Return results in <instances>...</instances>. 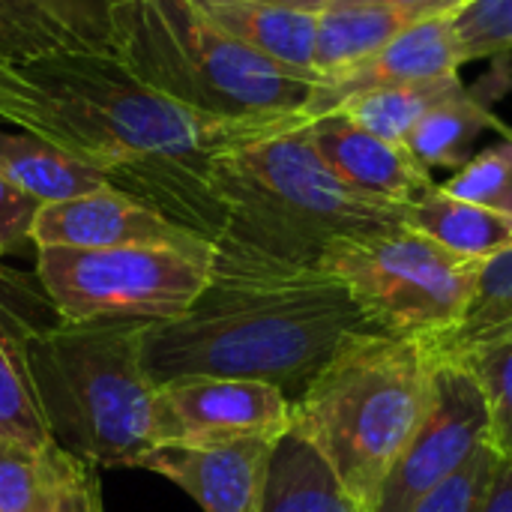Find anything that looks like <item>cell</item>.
Segmentation results:
<instances>
[{"mask_svg": "<svg viewBox=\"0 0 512 512\" xmlns=\"http://www.w3.org/2000/svg\"><path fill=\"white\" fill-rule=\"evenodd\" d=\"M150 321H60L27 333L51 441L93 468H135L156 447V387L144 369Z\"/></svg>", "mask_w": 512, "mask_h": 512, "instance_id": "5b68a950", "label": "cell"}, {"mask_svg": "<svg viewBox=\"0 0 512 512\" xmlns=\"http://www.w3.org/2000/svg\"><path fill=\"white\" fill-rule=\"evenodd\" d=\"M465 84L459 75L435 78V81H417V84H399V87H381L372 93H360L336 105L333 111L351 117L363 129L405 144L408 132L420 123L423 114H429L435 105L453 99L462 93Z\"/></svg>", "mask_w": 512, "mask_h": 512, "instance_id": "cb8c5ba5", "label": "cell"}, {"mask_svg": "<svg viewBox=\"0 0 512 512\" xmlns=\"http://www.w3.org/2000/svg\"><path fill=\"white\" fill-rule=\"evenodd\" d=\"M306 135L327 168L369 201L405 210L438 186L405 144L387 141L339 111L312 117Z\"/></svg>", "mask_w": 512, "mask_h": 512, "instance_id": "4fadbf2b", "label": "cell"}, {"mask_svg": "<svg viewBox=\"0 0 512 512\" xmlns=\"http://www.w3.org/2000/svg\"><path fill=\"white\" fill-rule=\"evenodd\" d=\"M102 9L111 57L147 90L216 117H309L321 78L231 39L192 0H102Z\"/></svg>", "mask_w": 512, "mask_h": 512, "instance_id": "3957f363", "label": "cell"}, {"mask_svg": "<svg viewBox=\"0 0 512 512\" xmlns=\"http://www.w3.org/2000/svg\"><path fill=\"white\" fill-rule=\"evenodd\" d=\"M39 207L42 204L36 198L15 189L0 174V255L9 252L12 246H18L21 240H30V228H33Z\"/></svg>", "mask_w": 512, "mask_h": 512, "instance_id": "1f68e13d", "label": "cell"}, {"mask_svg": "<svg viewBox=\"0 0 512 512\" xmlns=\"http://www.w3.org/2000/svg\"><path fill=\"white\" fill-rule=\"evenodd\" d=\"M57 54H111L102 0H0V60L21 69Z\"/></svg>", "mask_w": 512, "mask_h": 512, "instance_id": "9a60e30c", "label": "cell"}, {"mask_svg": "<svg viewBox=\"0 0 512 512\" xmlns=\"http://www.w3.org/2000/svg\"><path fill=\"white\" fill-rule=\"evenodd\" d=\"M0 174L39 204H57L108 189L111 180L87 159L24 129L0 123Z\"/></svg>", "mask_w": 512, "mask_h": 512, "instance_id": "e0dca14e", "label": "cell"}, {"mask_svg": "<svg viewBox=\"0 0 512 512\" xmlns=\"http://www.w3.org/2000/svg\"><path fill=\"white\" fill-rule=\"evenodd\" d=\"M276 438L222 444H156L135 468L177 483L204 512H261Z\"/></svg>", "mask_w": 512, "mask_h": 512, "instance_id": "8fae6325", "label": "cell"}, {"mask_svg": "<svg viewBox=\"0 0 512 512\" xmlns=\"http://www.w3.org/2000/svg\"><path fill=\"white\" fill-rule=\"evenodd\" d=\"M435 354L384 333L351 336L294 399L297 429L369 512L432 399Z\"/></svg>", "mask_w": 512, "mask_h": 512, "instance_id": "8992f818", "label": "cell"}, {"mask_svg": "<svg viewBox=\"0 0 512 512\" xmlns=\"http://www.w3.org/2000/svg\"><path fill=\"white\" fill-rule=\"evenodd\" d=\"M357 333H378L348 288L318 264H288L216 240L210 282L174 321L147 327L153 387L180 378H240L291 402Z\"/></svg>", "mask_w": 512, "mask_h": 512, "instance_id": "6da1fadb", "label": "cell"}, {"mask_svg": "<svg viewBox=\"0 0 512 512\" xmlns=\"http://www.w3.org/2000/svg\"><path fill=\"white\" fill-rule=\"evenodd\" d=\"M480 512H512V456H501L492 471L489 492L483 498Z\"/></svg>", "mask_w": 512, "mask_h": 512, "instance_id": "d6a6232c", "label": "cell"}, {"mask_svg": "<svg viewBox=\"0 0 512 512\" xmlns=\"http://www.w3.org/2000/svg\"><path fill=\"white\" fill-rule=\"evenodd\" d=\"M504 336H512V249L483 261L465 318L426 348L435 357H462Z\"/></svg>", "mask_w": 512, "mask_h": 512, "instance_id": "603a6c76", "label": "cell"}, {"mask_svg": "<svg viewBox=\"0 0 512 512\" xmlns=\"http://www.w3.org/2000/svg\"><path fill=\"white\" fill-rule=\"evenodd\" d=\"M294 402L273 384L240 378H180L156 387V444H222L279 438Z\"/></svg>", "mask_w": 512, "mask_h": 512, "instance_id": "30bf717a", "label": "cell"}, {"mask_svg": "<svg viewBox=\"0 0 512 512\" xmlns=\"http://www.w3.org/2000/svg\"><path fill=\"white\" fill-rule=\"evenodd\" d=\"M444 360H459L474 375L486 399L492 447L501 456H512V336Z\"/></svg>", "mask_w": 512, "mask_h": 512, "instance_id": "d4e9b609", "label": "cell"}, {"mask_svg": "<svg viewBox=\"0 0 512 512\" xmlns=\"http://www.w3.org/2000/svg\"><path fill=\"white\" fill-rule=\"evenodd\" d=\"M306 123L210 159V189L222 210L216 240L288 264H318L339 240L402 225L399 207L357 195L327 168Z\"/></svg>", "mask_w": 512, "mask_h": 512, "instance_id": "277c9868", "label": "cell"}, {"mask_svg": "<svg viewBox=\"0 0 512 512\" xmlns=\"http://www.w3.org/2000/svg\"><path fill=\"white\" fill-rule=\"evenodd\" d=\"M417 24L411 15L384 3H336L318 12L315 30V75L330 78L363 63L390 45L402 30Z\"/></svg>", "mask_w": 512, "mask_h": 512, "instance_id": "ffe728a7", "label": "cell"}, {"mask_svg": "<svg viewBox=\"0 0 512 512\" xmlns=\"http://www.w3.org/2000/svg\"><path fill=\"white\" fill-rule=\"evenodd\" d=\"M42 90L81 156L114 189L207 240L222 231L210 159L309 117H216L138 84L111 54H57L21 66Z\"/></svg>", "mask_w": 512, "mask_h": 512, "instance_id": "7a4b0ae2", "label": "cell"}, {"mask_svg": "<svg viewBox=\"0 0 512 512\" xmlns=\"http://www.w3.org/2000/svg\"><path fill=\"white\" fill-rule=\"evenodd\" d=\"M402 222L426 234L438 246L474 261H489L512 249V216L471 201H459L441 186H435L417 204L405 207Z\"/></svg>", "mask_w": 512, "mask_h": 512, "instance_id": "d6986e66", "label": "cell"}, {"mask_svg": "<svg viewBox=\"0 0 512 512\" xmlns=\"http://www.w3.org/2000/svg\"><path fill=\"white\" fill-rule=\"evenodd\" d=\"M219 30L246 48L315 75V30L318 15L288 9L267 0H192Z\"/></svg>", "mask_w": 512, "mask_h": 512, "instance_id": "2e32d148", "label": "cell"}, {"mask_svg": "<svg viewBox=\"0 0 512 512\" xmlns=\"http://www.w3.org/2000/svg\"><path fill=\"white\" fill-rule=\"evenodd\" d=\"M348 3H384V6H393V9L411 15L414 21H423V18H435V15H450L465 0H348Z\"/></svg>", "mask_w": 512, "mask_h": 512, "instance_id": "836d02e7", "label": "cell"}, {"mask_svg": "<svg viewBox=\"0 0 512 512\" xmlns=\"http://www.w3.org/2000/svg\"><path fill=\"white\" fill-rule=\"evenodd\" d=\"M0 123H12L24 132H33V135L81 156V147L75 144L69 129L60 123V117L54 114L51 102L42 96V90L36 84H30L21 75V69H15L3 60H0Z\"/></svg>", "mask_w": 512, "mask_h": 512, "instance_id": "4316f807", "label": "cell"}, {"mask_svg": "<svg viewBox=\"0 0 512 512\" xmlns=\"http://www.w3.org/2000/svg\"><path fill=\"white\" fill-rule=\"evenodd\" d=\"M267 3H279V6H288V9H300V12L318 15V12H324V9H330V6H336L342 0H267Z\"/></svg>", "mask_w": 512, "mask_h": 512, "instance_id": "e575fe53", "label": "cell"}, {"mask_svg": "<svg viewBox=\"0 0 512 512\" xmlns=\"http://www.w3.org/2000/svg\"><path fill=\"white\" fill-rule=\"evenodd\" d=\"M42 512H105L96 468L69 456L54 444L51 453V489Z\"/></svg>", "mask_w": 512, "mask_h": 512, "instance_id": "4dcf8cb0", "label": "cell"}, {"mask_svg": "<svg viewBox=\"0 0 512 512\" xmlns=\"http://www.w3.org/2000/svg\"><path fill=\"white\" fill-rule=\"evenodd\" d=\"M489 438V411L480 384L459 360L435 357L429 408L387 471L369 512H411L435 486L450 480Z\"/></svg>", "mask_w": 512, "mask_h": 512, "instance_id": "9c48e42d", "label": "cell"}, {"mask_svg": "<svg viewBox=\"0 0 512 512\" xmlns=\"http://www.w3.org/2000/svg\"><path fill=\"white\" fill-rule=\"evenodd\" d=\"M30 240L36 249H117V246H192L207 237L180 228L144 201L108 186L57 204H42Z\"/></svg>", "mask_w": 512, "mask_h": 512, "instance_id": "7c38bea8", "label": "cell"}, {"mask_svg": "<svg viewBox=\"0 0 512 512\" xmlns=\"http://www.w3.org/2000/svg\"><path fill=\"white\" fill-rule=\"evenodd\" d=\"M486 132H510L489 108L486 96L474 90H462L453 99L435 105L429 114L420 117V123L408 132L405 147L408 153L426 168H453L459 171L471 156L474 144Z\"/></svg>", "mask_w": 512, "mask_h": 512, "instance_id": "44dd1931", "label": "cell"}, {"mask_svg": "<svg viewBox=\"0 0 512 512\" xmlns=\"http://www.w3.org/2000/svg\"><path fill=\"white\" fill-rule=\"evenodd\" d=\"M51 453L0 438V512H42L51 489Z\"/></svg>", "mask_w": 512, "mask_h": 512, "instance_id": "83f0119b", "label": "cell"}, {"mask_svg": "<svg viewBox=\"0 0 512 512\" xmlns=\"http://www.w3.org/2000/svg\"><path fill=\"white\" fill-rule=\"evenodd\" d=\"M462 57H498L512 51V0H465L453 12Z\"/></svg>", "mask_w": 512, "mask_h": 512, "instance_id": "f1b7e54d", "label": "cell"}, {"mask_svg": "<svg viewBox=\"0 0 512 512\" xmlns=\"http://www.w3.org/2000/svg\"><path fill=\"white\" fill-rule=\"evenodd\" d=\"M261 512H366L342 486L327 459L297 429L276 438Z\"/></svg>", "mask_w": 512, "mask_h": 512, "instance_id": "ac0fdd59", "label": "cell"}, {"mask_svg": "<svg viewBox=\"0 0 512 512\" xmlns=\"http://www.w3.org/2000/svg\"><path fill=\"white\" fill-rule=\"evenodd\" d=\"M318 267L348 288L378 333L432 345L465 318L483 261L462 258L402 222L333 243Z\"/></svg>", "mask_w": 512, "mask_h": 512, "instance_id": "52a82bcc", "label": "cell"}, {"mask_svg": "<svg viewBox=\"0 0 512 512\" xmlns=\"http://www.w3.org/2000/svg\"><path fill=\"white\" fill-rule=\"evenodd\" d=\"M441 189L459 201H471L512 216V132H504L498 144L471 156Z\"/></svg>", "mask_w": 512, "mask_h": 512, "instance_id": "484cf974", "label": "cell"}, {"mask_svg": "<svg viewBox=\"0 0 512 512\" xmlns=\"http://www.w3.org/2000/svg\"><path fill=\"white\" fill-rule=\"evenodd\" d=\"M498 462V450L492 444L480 447L450 480L423 495L411 512H480L483 498L492 483V471Z\"/></svg>", "mask_w": 512, "mask_h": 512, "instance_id": "f546056e", "label": "cell"}, {"mask_svg": "<svg viewBox=\"0 0 512 512\" xmlns=\"http://www.w3.org/2000/svg\"><path fill=\"white\" fill-rule=\"evenodd\" d=\"M465 63L459 39L453 33V12L435 15L411 24L402 30L390 45H384L378 54L366 57L363 63L342 69L330 78H321L315 99L309 105V117L327 114L336 105H342L351 96L372 93L381 87H399V84H417V81H435L447 75H459V66Z\"/></svg>", "mask_w": 512, "mask_h": 512, "instance_id": "5bb4252c", "label": "cell"}, {"mask_svg": "<svg viewBox=\"0 0 512 512\" xmlns=\"http://www.w3.org/2000/svg\"><path fill=\"white\" fill-rule=\"evenodd\" d=\"M216 243L36 249L39 282L63 321H174L210 282Z\"/></svg>", "mask_w": 512, "mask_h": 512, "instance_id": "ba28073f", "label": "cell"}, {"mask_svg": "<svg viewBox=\"0 0 512 512\" xmlns=\"http://www.w3.org/2000/svg\"><path fill=\"white\" fill-rule=\"evenodd\" d=\"M0 438L24 444L30 450H45L51 441L45 414L39 408L30 360H27V330L0 303Z\"/></svg>", "mask_w": 512, "mask_h": 512, "instance_id": "7402d4cb", "label": "cell"}]
</instances>
